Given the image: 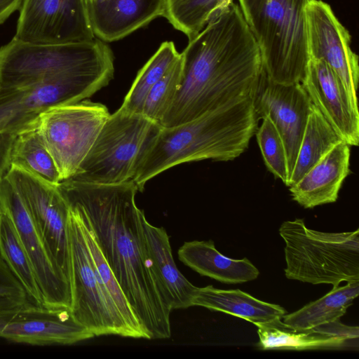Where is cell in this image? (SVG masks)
<instances>
[{
	"label": "cell",
	"instance_id": "1",
	"mask_svg": "<svg viewBox=\"0 0 359 359\" xmlns=\"http://www.w3.org/2000/svg\"><path fill=\"white\" fill-rule=\"evenodd\" d=\"M57 189L90 225L102 252L149 339L171 335V300L147 246L138 191L130 180L114 184L68 179Z\"/></svg>",
	"mask_w": 359,
	"mask_h": 359
},
{
	"label": "cell",
	"instance_id": "2",
	"mask_svg": "<svg viewBox=\"0 0 359 359\" xmlns=\"http://www.w3.org/2000/svg\"><path fill=\"white\" fill-rule=\"evenodd\" d=\"M180 55V86L160 123L163 128L252 97L264 71L257 43L233 1L189 41Z\"/></svg>",
	"mask_w": 359,
	"mask_h": 359
},
{
	"label": "cell",
	"instance_id": "3",
	"mask_svg": "<svg viewBox=\"0 0 359 359\" xmlns=\"http://www.w3.org/2000/svg\"><path fill=\"white\" fill-rule=\"evenodd\" d=\"M257 121L252 97H248L183 124L161 127L132 180L142 191L147 181L181 163L233 160L248 147Z\"/></svg>",
	"mask_w": 359,
	"mask_h": 359
},
{
	"label": "cell",
	"instance_id": "4",
	"mask_svg": "<svg viewBox=\"0 0 359 359\" xmlns=\"http://www.w3.org/2000/svg\"><path fill=\"white\" fill-rule=\"evenodd\" d=\"M273 82L302 83L310 60L306 6L310 0H238Z\"/></svg>",
	"mask_w": 359,
	"mask_h": 359
},
{
	"label": "cell",
	"instance_id": "5",
	"mask_svg": "<svg viewBox=\"0 0 359 359\" xmlns=\"http://www.w3.org/2000/svg\"><path fill=\"white\" fill-rule=\"evenodd\" d=\"M283 239L286 268L290 280L314 285L359 280V229L341 233L309 229L302 219L284 222L279 228Z\"/></svg>",
	"mask_w": 359,
	"mask_h": 359
},
{
	"label": "cell",
	"instance_id": "6",
	"mask_svg": "<svg viewBox=\"0 0 359 359\" xmlns=\"http://www.w3.org/2000/svg\"><path fill=\"white\" fill-rule=\"evenodd\" d=\"M161 126L119 108L110 114L74 180L100 184L133 180Z\"/></svg>",
	"mask_w": 359,
	"mask_h": 359
},
{
	"label": "cell",
	"instance_id": "7",
	"mask_svg": "<svg viewBox=\"0 0 359 359\" xmlns=\"http://www.w3.org/2000/svg\"><path fill=\"white\" fill-rule=\"evenodd\" d=\"M110 47L95 37L88 42L36 44L13 37L0 47V86L20 88L57 74L112 64Z\"/></svg>",
	"mask_w": 359,
	"mask_h": 359
},
{
	"label": "cell",
	"instance_id": "8",
	"mask_svg": "<svg viewBox=\"0 0 359 359\" xmlns=\"http://www.w3.org/2000/svg\"><path fill=\"white\" fill-rule=\"evenodd\" d=\"M71 310L95 337L134 338L95 267L76 214L69 208Z\"/></svg>",
	"mask_w": 359,
	"mask_h": 359
},
{
	"label": "cell",
	"instance_id": "9",
	"mask_svg": "<svg viewBox=\"0 0 359 359\" xmlns=\"http://www.w3.org/2000/svg\"><path fill=\"white\" fill-rule=\"evenodd\" d=\"M110 114L105 105L88 100L39 114L36 127L61 181L76 174Z\"/></svg>",
	"mask_w": 359,
	"mask_h": 359
},
{
	"label": "cell",
	"instance_id": "10",
	"mask_svg": "<svg viewBox=\"0 0 359 359\" xmlns=\"http://www.w3.org/2000/svg\"><path fill=\"white\" fill-rule=\"evenodd\" d=\"M5 178L26 206L52 263L70 285V210L57 185L14 165Z\"/></svg>",
	"mask_w": 359,
	"mask_h": 359
},
{
	"label": "cell",
	"instance_id": "11",
	"mask_svg": "<svg viewBox=\"0 0 359 359\" xmlns=\"http://www.w3.org/2000/svg\"><path fill=\"white\" fill-rule=\"evenodd\" d=\"M19 13L13 36L18 40L60 44L95 39L84 0H23Z\"/></svg>",
	"mask_w": 359,
	"mask_h": 359
},
{
	"label": "cell",
	"instance_id": "12",
	"mask_svg": "<svg viewBox=\"0 0 359 359\" xmlns=\"http://www.w3.org/2000/svg\"><path fill=\"white\" fill-rule=\"evenodd\" d=\"M69 307H48L31 302L0 309V337L32 345H69L94 337Z\"/></svg>",
	"mask_w": 359,
	"mask_h": 359
},
{
	"label": "cell",
	"instance_id": "13",
	"mask_svg": "<svg viewBox=\"0 0 359 359\" xmlns=\"http://www.w3.org/2000/svg\"><path fill=\"white\" fill-rule=\"evenodd\" d=\"M252 100L257 120L269 118L283 141L290 180L313 104L300 83H278L264 71Z\"/></svg>",
	"mask_w": 359,
	"mask_h": 359
},
{
	"label": "cell",
	"instance_id": "14",
	"mask_svg": "<svg viewBox=\"0 0 359 359\" xmlns=\"http://www.w3.org/2000/svg\"><path fill=\"white\" fill-rule=\"evenodd\" d=\"M308 48L311 60L326 63L341 79L355 104L359 79L358 57L351 50V36L321 0H310L306 6Z\"/></svg>",
	"mask_w": 359,
	"mask_h": 359
},
{
	"label": "cell",
	"instance_id": "15",
	"mask_svg": "<svg viewBox=\"0 0 359 359\" xmlns=\"http://www.w3.org/2000/svg\"><path fill=\"white\" fill-rule=\"evenodd\" d=\"M3 209L8 214L32 262L44 306L71 308L68 280L52 263L20 196L6 179L0 181Z\"/></svg>",
	"mask_w": 359,
	"mask_h": 359
},
{
	"label": "cell",
	"instance_id": "16",
	"mask_svg": "<svg viewBox=\"0 0 359 359\" xmlns=\"http://www.w3.org/2000/svg\"><path fill=\"white\" fill-rule=\"evenodd\" d=\"M312 104L350 146L359 144V112L339 76L324 62L310 59L301 83Z\"/></svg>",
	"mask_w": 359,
	"mask_h": 359
},
{
	"label": "cell",
	"instance_id": "17",
	"mask_svg": "<svg viewBox=\"0 0 359 359\" xmlns=\"http://www.w3.org/2000/svg\"><path fill=\"white\" fill-rule=\"evenodd\" d=\"M165 0H92L86 4L95 36L118 41L163 16Z\"/></svg>",
	"mask_w": 359,
	"mask_h": 359
},
{
	"label": "cell",
	"instance_id": "18",
	"mask_svg": "<svg viewBox=\"0 0 359 359\" xmlns=\"http://www.w3.org/2000/svg\"><path fill=\"white\" fill-rule=\"evenodd\" d=\"M350 145L334 147L296 184L289 187L292 200L304 208L335 202L350 172Z\"/></svg>",
	"mask_w": 359,
	"mask_h": 359
},
{
	"label": "cell",
	"instance_id": "19",
	"mask_svg": "<svg viewBox=\"0 0 359 359\" xmlns=\"http://www.w3.org/2000/svg\"><path fill=\"white\" fill-rule=\"evenodd\" d=\"M179 259L201 276L228 284L255 280L259 270L247 258L231 259L221 254L214 242L193 241L185 242L178 250Z\"/></svg>",
	"mask_w": 359,
	"mask_h": 359
},
{
	"label": "cell",
	"instance_id": "20",
	"mask_svg": "<svg viewBox=\"0 0 359 359\" xmlns=\"http://www.w3.org/2000/svg\"><path fill=\"white\" fill-rule=\"evenodd\" d=\"M192 306L224 312L255 325L282 318L287 313L280 305L261 301L240 290H221L212 285L197 287Z\"/></svg>",
	"mask_w": 359,
	"mask_h": 359
},
{
	"label": "cell",
	"instance_id": "21",
	"mask_svg": "<svg viewBox=\"0 0 359 359\" xmlns=\"http://www.w3.org/2000/svg\"><path fill=\"white\" fill-rule=\"evenodd\" d=\"M142 222L151 258L170 298L172 309L192 306L197 287L191 284L178 270L165 229L151 224L145 216Z\"/></svg>",
	"mask_w": 359,
	"mask_h": 359
},
{
	"label": "cell",
	"instance_id": "22",
	"mask_svg": "<svg viewBox=\"0 0 359 359\" xmlns=\"http://www.w3.org/2000/svg\"><path fill=\"white\" fill-rule=\"evenodd\" d=\"M276 319L258 324V346L264 350H309L339 348L348 346L349 340L323 330L320 326L309 330H295Z\"/></svg>",
	"mask_w": 359,
	"mask_h": 359
},
{
	"label": "cell",
	"instance_id": "23",
	"mask_svg": "<svg viewBox=\"0 0 359 359\" xmlns=\"http://www.w3.org/2000/svg\"><path fill=\"white\" fill-rule=\"evenodd\" d=\"M359 294V280L337 286L320 299L282 318L283 323L295 330H309L334 322L343 316Z\"/></svg>",
	"mask_w": 359,
	"mask_h": 359
},
{
	"label": "cell",
	"instance_id": "24",
	"mask_svg": "<svg viewBox=\"0 0 359 359\" xmlns=\"http://www.w3.org/2000/svg\"><path fill=\"white\" fill-rule=\"evenodd\" d=\"M344 141L313 104L288 187L296 184L334 147Z\"/></svg>",
	"mask_w": 359,
	"mask_h": 359
},
{
	"label": "cell",
	"instance_id": "25",
	"mask_svg": "<svg viewBox=\"0 0 359 359\" xmlns=\"http://www.w3.org/2000/svg\"><path fill=\"white\" fill-rule=\"evenodd\" d=\"M0 255L24 287L29 301L44 306L29 255L13 221L4 209L0 215Z\"/></svg>",
	"mask_w": 359,
	"mask_h": 359
},
{
	"label": "cell",
	"instance_id": "26",
	"mask_svg": "<svg viewBox=\"0 0 359 359\" xmlns=\"http://www.w3.org/2000/svg\"><path fill=\"white\" fill-rule=\"evenodd\" d=\"M36 123L18 133L11 152V165L57 185L61 182L58 170L38 131Z\"/></svg>",
	"mask_w": 359,
	"mask_h": 359
},
{
	"label": "cell",
	"instance_id": "27",
	"mask_svg": "<svg viewBox=\"0 0 359 359\" xmlns=\"http://www.w3.org/2000/svg\"><path fill=\"white\" fill-rule=\"evenodd\" d=\"M231 2L232 0H165L163 17L189 41Z\"/></svg>",
	"mask_w": 359,
	"mask_h": 359
},
{
	"label": "cell",
	"instance_id": "28",
	"mask_svg": "<svg viewBox=\"0 0 359 359\" xmlns=\"http://www.w3.org/2000/svg\"><path fill=\"white\" fill-rule=\"evenodd\" d=\"M180 56V53L172 41L162 43L138 72L120 108L130 113L142 114L144 102L149 90Z\"/></svg>",
	"mask_w": 359,
	"mask_h": 359
},
{
	"label": "cell",
	"instance_id": "29",
	"mask_svg": "<svg viewBox=\"0 0 359 359\" xmlns=\"http://www.w3.org/2000/svg\"><path fill=\"white\" fill-rule=\"evenodd\" d=\"M69 208L76 214L79 219L87 245L95 267L115 302L127 326L133 334L134 338L149 339L147 334L142 327L137 316L133 311L119 283L108 265L88 222L76 210L70 207Z\"/></svg>",
	"mask_w": 359,
	"mask_h": 359
},
{
	"label": "cell",
	"instance_id": "30",
	"mask_svg": "<svg viewBox=\"0 0 359 359\" xmlns=\"http://www.w3.org/2000/svg\"><path fill=\"white\" fill-rule=\"evenodd\" d=\"M30 90V86L1 89L0 131L24 130L36 123L40 114L31 103Z\"/></svg>",
	"mask_w": 359,
	"mask_h": 359
},
{
	"label": "cell",
	"instance_id": "31",
	"mask_svg": "<svg viewBox=\"0 0 359 359\" xmlns=\"http://www.w3.org/2000/svg\"><path fill=\"white\" fill-rule=\"evenodd\" d=\"M182 71L181 55L162 78L149 90L142 114L160 125L179 88Z\"/></svg>",
	"mask_w": 359,
	"mask_h": 359
},
{
	"label": "cell",
	"instance_id": "32",
	"mask_svg": "<svg viewBox=\"0 0 359 359\" xmlns=\"http://www.w3.org/2000/svg\"><path fill=\"white\" fill-rule=\"evenodd\" d=\"M262 119L256 137L265 165L276 177L288 186V164L283 141L270 118Z\"/></svg>",
	"mask_w": 359,
	"mask_h": 359
},
{
	"label": "cell",
	"instance_id": "33",
	"mask_svg": "<svg viewBox=\"0 0 359 359\" xmlns=\"http://www.w3.org/2000/svg\"><path fill=\"white\" fill-rule=\"evenodd\" d=\"M30 302L26 291L0 255V309Z\"/></svg>",
	"mask_w": 359,
	"mask_h": 359
},
{
	"label": "cell",
	"instance_id": "34",
	"mask_svg": "<svg viewBox=\"0 0 359 359\" xmlns=\"http://www.w3.org/2000/svg\"><path fill=\"white\" fill-rule=\"evenodd\" d=\"M22 130H23L0 131V181L6 177L11 166L13 147L18 133Z\"/></svg>",
	"mask_w": 359,
	"mask_h": 359
},
{
	"label": "cell",
	"instance_id": "35",
	"mask_svg": "<svg viewBox=\"0 0 359 359\" xmlns=\"http://www.w3.org/2000/svg\"><path fill=\"white\" fill-rule=\"evenodd\" d=\"M23 0H0V25L14 12L19 11Z\"/></svg>",
	"mask_w": 359,
	"mask_h": 359
},
{
	"label": "cell",
	"instance_id": "36",
	"mask_svg": "<svg viewBox=\"0 0 359 359\" xmlns=\"http://www.w3.org/2000/svg\"><path fill=\"white\" fill-rule=\"evenodd\" d=\"M3 210V206H2V201H1V193H0V215Z\"/></svg>",
	"mask_w": 359,
	"mask_h": 359
},
{
	"label": "cell",
	"instance_id": "37",
	"mask_svg": "<svg viewBox=\"0 0 359 359\" xmlns=\"http://www.w3.org/2000/svg\"><path fill=\"white\" fill-rule=\"evenodd\" d=\"M92 1V0H84L85 4H86L87 2H89V1Z\"/></svg>",
	"mask_w": 359,
	"mask_h": 359
},
{
	"label": "cell",
	"instance_id": "38",
	"mask_svg": "<svg viewBox=\"0 0 359 359\" xmlns=\"http://www.w3.org/2000/svg\"><path fill=\"white\" fill-rule=\"evenodd\" d=\"M1 86H0V90H1Z\"/></svg>",
	"mask_w": 359,
	"mask_h": 359
}]
</instances>
